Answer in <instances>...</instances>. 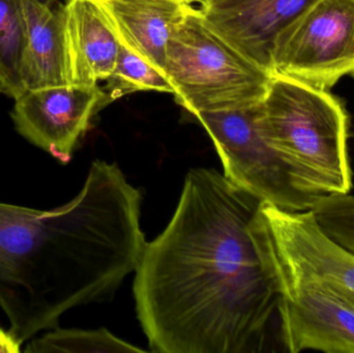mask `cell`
I'll list each match as a JSON object with an SVG mask.
<instances>
[{
	"mask_svg": "<svg viewBox=\"0 0 354 353\" xmlns=\"http://www.w3.org/2000/svg\"><path fill=\"white\" fill-rule=\"evenodd\" d=\"M257 106L194 116L212 138L223 174L233 184L284 211H311L324 193L307 184L268 144L257 126Z\"/></svg>",
	"mask_w": 354,
	"mask_h": 353,
	"instance_id": "5b68a950",
	"label": "cell"
},
{
	"mask_svg": "<svg viewBox=\"0 0 354 353\" xmlns=\"http://www.w3.org/2000/svg\"><path fill=\"white\" fill-rule=\"evenodd\" d=\"M106 81L103 89L110 103L137 91L174 93L165 73L122 43L115 68Z\"/></svg>",
	"mask_w": 354,
	"mask_h": 353,
	"instance_id": "2e32d148",
	"label": "cell"
},
{
	"mask_svg": "<svg viewBox=\"0 0 354 353\" xmlns=\"http://www.w3.org/2000/svg\"><path fill=\"white\" fill-rule=\"evenodd\" d=\"M141 204L120 168L100 160L62 207L0 202V308L21 343L72 309L110 300L136 271L147 242Z\"/></svg>",
	"mask_w": 354,
	"mask_h": 353,
	"instance_id": "7a4b0ae2",
	"label": "cell"
},
{
	"mask_svg": "<svg viewBox=\"0 0 354 353\" xmlns=\"http://www.w3.org/2000/svg\"><path fill=\"white\" fill-rule=\"evenodd\" d=\"M272 75L328 89L354 77V0H317L276 39Z\"/></svg>",
	"mask_w": 354,
	"mask_h": 353,
	"instance_id": "8992f818",
	"label": "cell"
},
{
	"mask_svg": "<svg viewBox=\"0 0 354 353\" xmlns=\"http://www.w3.org/2000/svg\"><path fill=\"white\" fill-rule=\"evenodd\" d=\"M263 201L214 169L185 176L176 213L136 269L137 317L151 352L261 353L280 343V281Z\"/></svg>",
	"mask_w": 354,
	"mask_h": 353,
	"instance_id": "6da1fadb",
	"label": "cell"
},
{
	"mask_svg": "<svg viewBox=\"0 0 354 353\" xmlns=\"http://www.w3.org/2000/svg\"><path fill=\"white\" fill-rule=\"evenodd\" d=\"M25 353L147 352L106 329H56L32 338Z\"/></svg>",
	"mask_w": 354,
	"mask_h": 353,
	"instance_id": "9a60e30c",
	"label": "cell"
},
{
	"mask_svg": "<svg viewBox=\"0 0 354 353\" xmlns=\"http://www.w3.org/2000/svg\"><path fill=\"white\" fill-rule=\"evenodd\" d=\"M0 93H2V88H1V86H0Z\"/></svg>",
	"mask_w": 354,
	"mask_h": 353,
	"instance_id": "ffe728a7",
	"label": "cell"
},
{
	"mask_svg": "<svg viewBox=\"0 0 354 353\" xmlns=\"http://www.w3.org/2000/svg\"><path fill=\"white\" fill-rule=\"evenodd\" d=\"M165 74L176 103L192 115L258 105L272 76L218 35L193 6L170 37Z\"/></svg>",
	"mask_w": 354,
	"mask_h": 353,
	"instance_id": "277c9868",
	"label": "cell"
},
{
	"mask_svg": "<svg viewBox=\"0 0 354 353\" xmlns=\"http://www.w3.org/2000/svg\"><path fill=\"white\" fill-rule=\"evenodd\" d=\"M201 1H202V0H201Z\"/></svg>",
	"mask_w": 354,
	"mask_h": 353,
	"instance_id": "44dd1931",
	"label": "cell"
},
{
	"mask_svg": "<svg viewBox=\"0 0 354 353\" xmlns=\"http://www.w3.org/2000/svg\"><path fill=\"white\" fill-rule=\"evenodd\" d=\"M259 215L279 280L318 284L354 307V254L320 228L311 211L262 202Z\"/></svg>",
	"mask_w": 354,
	"mask_h": 353,
	"instance_id": "52a82bcc",
	"label": "cell"
},
{
	"mask_svg": "<svg viewBox=\"0 0 354 353\" xmlns=\"http://www.w3.org/2000/svg\"><path fill=\"white\" fill-rule=\"evenodd\" d=\"M317 0H202L208 24L243 55L272 75L279 35Z\"/></svg>",
	"mask_w": 354,
	"mask_h": 353,
	"instance_id": "30bf717a",
	"label": "cell"
},
{
	"mask_svg": "<svg viewBox=\"0 0 354 353\" xmlns=\"http://www.w3.org/2000/svg\"><path fill=\"white\" fill-rule=\"evenodd\" d=\"M21 343L10 330L0 329V353H19L21 352Z\"/></svg>",
	"mask_w": 354,
	"mask_h": 353,
	"instance_id": "ac0fdd59",
	"label": "cell"
},
{
	"mask_svg": "<svg viewBox=\"0 0 354 353\" xmlns=\"http://www.w3.org/2000/svg\"><path fill=\"white\" fill-rule=\"evenodd\" d=\"M26 27L22 0H0V86L16 99L25 91L22 66Z\"/></svg>",
	"mask_w": 354,
	"mask_h": 353,
	"instance_id": "5bb4252c",
	"label": "cell"
},
{
	"mask_svg": "<svg viewBox=\"0 0 354 353\" xmlns=\"http://www.w3.org/2000/svg\"><path fill=\"white\" fill-rule=\"evenodd\" d=\"M64 45L70 84L93 86L115 68L120 39L95 0L64 4Z\"/></svg>",
	"mask_w": 354,
	"mask_h": 353,
	"instance_id": "8fae6325",
	"label": "cell"
},
{
	"mask_svg": "<svg viewBox=\"0 0 354 353\" xmlns=\"http://www.w3.org/2000/svg\"><path fill=\"white\" fill-rule=\"evenodd\" d=\"M180 1L187 2V3L193 4L195 2H201V0H180Z\"/></svg>",
	"mask_w": 354,
	"mask_h": 353,
	"instance_id": "d6986e66",
	"label": "cell"
},
{
	"mask_svg": "<svg viewBox=\"0 0 354 353\" xmlns=\"http://www.w3.org/2000/svg\"><path fill=\"white\" fill-rule=\"evenodd\" d=\"M26 46L22 66L25 90L70 84L64 45V3L22 0Z\"/></svg>",
	"mask_w": 354,
	"mask_h": 353,
	"instance_id": "4fadbf2b",
	"label": "cell"
},
{
	"mask_svg": "<svg viewBox=\"0 0 354 353\" xmlns=\"http://www.w3.org/2000/svg\"><path fill=\"white\" fill-rule=\"evenodd\" d=\"M256 120L268 144L307 184L324 195L351 193L349 117L340 99L274 74Z\"/></svg>",
	"mask_w": 354,
	"mask_h": 353,
	"instance_id": "3957f363",
	"label": "cell"
},
{
	"mask_svg": "<svg viewBox=\"0 0 354 353\" xmlns=\"http://www.w3.org/2000/svg\"><path fill=\"white\" fill-rule=\"evenodd\" d=\"M281 341L290 353H354V307L324 286L279 280Z\"/></svg>",
	"mask_w": 354,
	"mask_h": 353,
	"instance_id": "9c48e42d",
	"label": "cell"
},
{
	"mask_svg": "<svg viewBox=\"0 0 354 353\" xmlns=\"http://www.w3.org/2000/svg\"><path fill=\"white\" fill-rule=\"evenodd\" d=\"M120 43L165 73L168 43L192 4L180 0H95Z\"/></svg>",
	"mask_w": 354,
	"mask_h": 353,
	"instance_id": "7c38bea8",
	"label": "cell"
},
{
	"mask_svg": "<svg viewBox=\"0 0 354 353\" xmlns=\"http://www.w3.org/2000/svg\"><path fill=\"white\" fill-rule=\"evenodd\" d=\"M311 211L320 228L354 254V196L324 195L316 201Z\"/></svg>",
	"mask_w": 354,
	"mask_h": 353,
	"instance_id": "e0dca14e",
	"label": "cell"
},
{
	"mask_svg": "<svg viewBox=\"0 0 354 353\" xmlns=\"http://www.w3.org/2000/svg\"><path fill=\"white\" fill-rule=\"evenodd\" d=\"M109 104L99 85L27 89L15 99L10 116L23 138L66 165L95 114Z\"/></svg>",
	"mask_w": 354,
	"mask_h": 353,
	"instance_id": "ba28073f",
	"label": "cell"
}]
</instances>
